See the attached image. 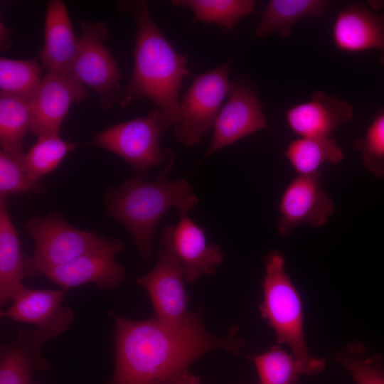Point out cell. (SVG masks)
<instances>
[{
	"instance_id": "1",
	"label": "cell",
	"mask_w": 384,
	"mask_h": 384,
	"mask_svg": "<svg viewBox=\"0 0 384 384\" xmlns=\"http://www.w3.org/2000/svg\"><path fill=\"white\" fill-rule=\"evenodd\" d=\"M238 331L234 326L225 336H213L197 311L174 326L156 318L132 321L116 317L115 365L107 384H174L194 361L212 349L238 353L244 341L237 336Z\"/></svg>"
},
{
	"instance_id": "2",
	"label": "cell",
	"mask_w": 384,
	"mask_h": 384,
	"mask_svg": "<svg viewBox=\"0 0 384 384\" xmlns=\"http://www.w3.org/2000/svg\"><path fill=\"white\" fill-rule=\"evenodd\" d=\"M119 11L129 14L136 23L134 69L122 91L121 103L146 97L153 101L169 127L179 108L178 94L188 75L186 58L178 53L154 22L146 1H119Z\"/></svg>"
},
{
	"instance_id": "3",
	"label": "cell",
	"mask_w": 384,
	"mask_h": 384,
	"mask_svg": "<svg viewBox=\"0 0 384 384\" xmlns=\"http://www.w3.org/2000/svg\"><path fill=\"white\" fill-rule=\"evenodd\" d=\"M198 203L186 180H171L166 175L154 181L126 179L104 197L107 215L125 227L146 260L151 258L154 234L166 211L176 207L180 214L186 213Z\"/></svg>"
},
{
	"instance_id": "4",
	"label": "cell",
	"mask_w": 384,
	"mask_h": 384,
	"mask_svg": "<svg viewBox=\"0 0 384 384\" xmlns=\"http://www.w3.org/2000/svg\"><path fill=\"white\" fill-rule=\"evenodd\" d=\"M261 316L274 329L279 344L286 343L304 367L306 375L321 373L325 361L310 356L303 334L302 306L299 294L284 270V257L279 251L265 258Z\"/></svg>"
},
{
	"instance_id": "5",
	"label": "cell",
	"mask_w": 384,
	"mask_h": 384,
	"mask_svg": "<svg viewBox=\"0 0 384 384\" xmlns=\"http://www.w3.org/2000/svg\"><path fill=\"white\" fill-rule=\"evenodd\" d=\"M169 128L161 112L154 108L142 117L116 124L95 133L88 142L117 155L136 172L156 169L167 175L174 163L171 150L161 148L159 140Z\"/></svg>"
},
{
	"instance_id": "6",
	"label": "cell",
	"mask_w": 384,
	"mask_h": 384,
	"mask_svg": "<svg viewBox=\"0 0 384 384\" xmlns=\"http://www.w3.org/2000/svg\"><path fill=\"white\" fill-rule=\"evenodd\" d=\"M26 229L34 240L35 249L31 256L24 258L25 277L43 274L100 247L109 238L76 228L56 212L33 216Z\"/></svg>"
},
{
	"instance_id": "7",
	"label": "cell",
	"mask_w": 384,
	"mask_h": 384,
	"mask_svg": "<svg viewBox=\"0 0 384 384\" xmlns=\"http://www.w3.org/2000/svg\"><path fill=\"white\" fill-rule=\"evenodd\" d=\"M230 60L193 78L179 105L174 127L177 141L186 146L198 143L214 126L222 102L229 92Z\"/></svg>"
},
{
	"instance_id": "8",
	"label": "cell",
	"mask_w": 384,
	"mask_h": 384,
	"mask_svg": "<svg viewBox=\"0 0 384 384\" xmlns=\"http://www.w3.org/2000/svg\"><path fill=\"white\" fill-rule=\"evenodd\" d=\"M80 31L79 51L69 75L93 90L101 106L109 109L115 100L120 72L104 44L109 37L108 24L105 21H84Z\"/></svg>"
},
{
	"instance_id": "9",
	"label": "cell",
	"mask_w": 384,
	"mask_h": 384,
	"mask_svg": "<svg viewBox=\"0 0 384 384\" xmlns=\"http://www.w3.org/2000/svg\"><path fill=\"white\" fill-rule=\"evenodd\" d=\"M267 127L255 89L242 79H234L230 82L228 98L215 122L210 144L201 161L241 138Z\"/></svg>"
},
{
	"instance_id": "10",
	"label": "cell",
	"mask_w": 384,
	"mask_h": 384,
	"mask_svg": "<svg viewBox=\"0 0 384 384\" xmlns=\"http://www.w3.org/2000/svg\"><path fill=\"white\" fill-rule=\"evenodd\" d=\"M161 245L175 257L184 271V279L192 282L203 274H213L223 260L221 248L208 245L204 229L181 213L178 223L164 228Z\"/></svg>"
},
{
	"instance_id": "11",
	"label": "cell",
	"mask_w": 384,
	"mask_h": 384,
	"mask_svg": "<svg viewBox=\"0 0 384 384\" xmlns=\"http://www.w3.org/2000/svg\"><path fill=\"white\" fill-rule=\"evenodd\" d=\"M184 271L180 262L164 249L157 254V262L137 283L147 291L155 318L168 326L184 322L189 311V299L183 285Z\"/></svg>"
},
{
	"instance_id": "12",
	"label": "cell",
	"mask_w": 384,
	"mask_h": 384,
	"mask_svg": "<svg viewBox=\"0 0 384 384\" xmlns=\"http://www.w3.org/2000/svg\"><path fill=\"white\" fill-rule=\"evenodd\" d=\"M123 248L121 240L109 238L100 247L50 269L43 275L64 291L88 283L95 284L102 289L112 290L124 277V267L114 260Z\"/></svg>"
},
{
	"instance_id": "13",
	"label": "cell",
	"mask_w": 384,
	"mask_h": 384,
	"mask_svg": "<svg viewBox=\"0 0 384 384\" xmlns=\"http://www.w3.org/2000/svg\"><path fill=\"white\" fill-rule=\"evenodd\" d=\"M87 94L85 86L73 76L47 72L29 100L31 131L37 137L59 134L70 106Z\"/></svg>"
},
{
	"instance_id": "14",
	"label": "cell",
	"mask_w": 384,
	"mask_h": 384,
	"mask_svg": "<svg viewBox=\"0 0 384 384\" xmlns=\"http://www.w3.org/2000/svg\"><path fill=\"white\" fill-rule=\"evenodd\" d=\"M321 173L297 175L285 188L279 204V233L287 235L301 225H323L332 215L334 205L322 189Z\"/></svg>"
},
{
	"instance_id": "15",
	"label": "cell",
	"mask_w": 384,
	"mask_h": 384,
	"mask_svg": "<svg viewBox=\"0 0 384 384\" xmlns=\"http://www.w3.org/2000/svg\"><path fill=\"white\" fill-rule=\"evenodd\" d=\"M62 333L57 326L21 330L13 341L1 345L0 384H30L36 370L49 367L43 356V345Z\"/></svg>"
},
{
	"instance_id": "16",
	"label": "cell",
	"mask_w": 384,
	"mask_h": 384,
	"mask_svg": "<svg viewBox=\"0 0 384 384\" xmlns=\"http://www.w3.org/2000/svg\"><path fill=\"white\" fill-rule=\"evenodd\" d=\"M353 107L347 102L322 91L286 112L290 129L299 137L329 138L341 124L353 117Z\"/></svg>"
},
{
	"instance_id": "17",
	"label": "cell",
	"mask_w": 384,
	"mask_h": 384,
	"mask_svg": "<svg viewBox=\"0 0 384 384\" xmlns=\"http://www.w3.org/2000/svg\"><path fill=\"white\" fill-rule=\"evenodd\" d=\"M332 40L343 52L378 50L380 63L384 66V14L373 12L361 4H351L337 14Z\"/></svg>"
},
{
	"instance_id": "18",
	"label": "cell",
	"mask_w": 384,
	"mask_h": 384,
	"mask_svg": "<svg viewBox=\"0 0 384 384\" xmlns=\"http://www.w3.org/2000/svg\"><path fill=\"white\" fill-rule=\"evenodd\" d=\"M80 48V37L76 36L66 6L63 1L52 0L48 4L44 45L40 58L48 72L69 75Z\"/></svg>"
},
{
	"instance_id": "19",
	"label": "cell",
	"mask_w": 384,
	"mask_h": 384,
	"mask_svg": "<svg viewBox=\"0 0 384 384\" xmlns=\"http://www.w3.org/2000/svg\"><path fill=\"white\" fill-rule=\"evenodd\" d=\"M63 289H33L26 287L6 309L1 311L3 318L43 328L62 324L70 326L74 316L71 309L62 305Z\"/></svg>"
},
{
	"instance_id": "20",
	"label": "cell",
	"mask_w": 384,
	"mask_h": 384,
	"mask_svg": "<svg viewBox=\"0 0 384 384\" xmlns=\"http://www.w3.org/2000/svg\"><path fill=\"white\" fill-rule=\"evenodd\" d=\"M24 258L17 230L11 220L6 199H0V304L14 301L26 287Z\"/></svg>"
},
{
	"instance_id": "21",
	"label": "cell",
	"mask_w": 384,
	"mask_h": 384,
	"mask_svg": "<svg viewBox=\"0 0 384 384\" xmlns=\"http://www.w3.org/2000/svg\"><path fill=\"white\" fill-rule=\"evenodd\" d=\"M328 4L325 0H270L255 29V37L264 38L272 33L289 36L295 23L306 16H320Z\"/></svg>"
},
{
	"instance_id": "22",
	"label": "cell",
	"mask_w": 384,
	"mask_h": 384,
	"mask_svg": "<svg viewBox=\"0 0 384 384\" xmlns=\"http://www.w3.org/2000/svg\"><path fill=\"white\" fill-rule=\"evenodd\" d=\"M284 156L297 175L302 176L321 173L324 164H337L343 159L341 148L331 137H299L288 144Z\"/></svg>"
},
{
	"instance_id": "23",
	"label": "cell",
	"mask_w": 384,
	"mask_h": 384,
	"mask_svg": "<svg viewBox=\"0 0 384 384\" xmlns=\"http://www.w3.org/2000/svg\"><path fill=\"white\" fill-rule=\"evenodd\" d=\"M29 100L0 95L1 150L23 155V142L31 130Z\"/></svg>"
},
{
	"instance_id": "24",
	"label": "cell",
	"mask_w": 384,
	"mask_h": 384,
	"mask_svg": "<svg viewBox=\"0 0 384 384\" xmlns=\"http://www.w3.org/2000/svg\"><path fill=\"white\" fill-rule=\"evenodd\" d=\"M42 78L41 68L36 58H0V95L30 100Z\"/></svg>"
},
{
	"instance_id": "25",
	"label": "cell",
	"mask_w": 384,
	"mask_h": 384,
	"mask_svg": "<svg viewBox=\"0 0 384 384\" xmlns=\"http://www.w3.org/2000/svg\"><path fill=\"white\" fill-rule=\"evenodd\" d=\"M175 6H186L193 12L196 19L215 23L233 31L238 21L255 9L252 0H174Z\"/></svg>"
},
{
	"instance_id": "26",
	"label": "cell",
	"mask_w": 384,
	"mask_h": 384,
	"mask_svg": "<svg viewBox=\"0 0 384 384\" xmlns=\"http://www.w3.org/2000/svg\"><path fill=\"white\" fill-rule=\"evenodd\" d=\"M78 144L63 140L59 134L38 137L36 142L24 154V166L35 180L56 169L66 155Z\"/></svg>"
},
{
	"instance_id": "27",
	"label": "cell",
	"mask_w": 384,
	"mask_h": 384,
	"mask_svg": "<svg viewBox=\"0 0 384 384\" xmlns=\"http://www.w3.org/2000/svg\"><path fill=\"white\" fill-rule=\"evenodd\" d=\"M260 384H297L300 375H306L302 365L293 354L277 346L253 357Z\"/></svg>"
},
{
	"instance_id": "28",
	"label": "cell",
	"mask_w": 384,
	"mask_h": 384,
	"mask_svg": "<svg viewBox=\"0 0 384 384\" xmlns=\"http://www.w3.org/2000/svg\"><path fill=\"white\" fill-rule=\"evenodd\" d=\"M23 155L0 151V199L14 193H41L44 186L33 179L26 171Z\"/></svg>"
},
{
	"instance_id": "29",
	"label": "cell",
	"mask_w": 384,
	"mask_h": 384,
	"mask_svg": "<svg viewBox=\"0 0 384 384\" xmlns=\"http://www.w3.org/2000/svg\"><path fill=\"white\" fill-rule=\"evenodd\" d=\"M358 342L348 346L336 358L348 370L356 384H384V365L380 355L366 356Z\"/></svg>"
},
{
	"instance_id": "30",
	"label": "cell",
	"mask_w": 384,
	"mask_h": 384,
	"mask_svg": "<svg viewBox=\"0 0 384 384\" xmlns=\"http://www.w3.org/2000/svg\"><path fill=\"white\" fill-rule=\"evenodd\" d=\"M353 144L360 152L364 167L375 176L384 179V111L375 116L364 137L356 139Z\"/></svg>"
},
{
	"instance_id": "31",
	"label": "cell",
	"mask_w": 384,
	"mask_h": 384,
	"mask_svg": "<svg viewBox=\"0 0 384 384\" xmlns=\"http://www.w3.org/2000/svg\"><path fill=\"white\" fill-rule=\"evenodd\" d=\"M1 33V50L6 49L11 44V36L8 29L2 24L1 21L0 26Z\"/></svg>"
},
{
	"instance_id": "32",
	"label": "cell",
	"mask_w": 384,
	"mask_h": 384,
	"mask_svg": "<svg viewBox=\"0 0 384 384\" xmlns=\"http://www.w3.org/2000/svg\"><path fill=\"white\" fill-rule=\"evenodd\" d=\"M174 384H201L199 377L186 373Z\"/></svg>"
}]
</instances>
